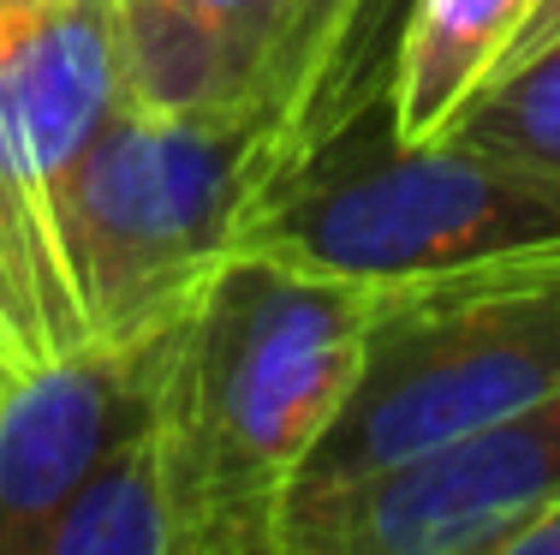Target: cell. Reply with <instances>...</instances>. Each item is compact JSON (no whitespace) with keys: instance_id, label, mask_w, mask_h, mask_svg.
<instances>
[{"instance_id":"cell-15","label":"cell","mask_w":560,"mask_h":555,"mask_svg":"<svg viewBox=\"0 0 560 555\" xmlns=\"http://www.w3.org/2000/svg\"><path fill=\"white\" fill-rule=\"evenodd\" d=\"M495 555H560V501L542 513V520H530L513 544H501Z\"/></svg>"},{"instance_id":"cell-10","label":"cell","mask_w":560,"mask_h":555,"mask_svg":"<svg viewBox=\"0 0 560 555\" xmlns=\"http://www.w3.org/2000/svg\"><path fill=\"white\" fill-rule=\"evenodd\" d=\"M525 0H423L394 72V131L406 143L435 138L459 102L489 78Z\"/></svg>"},{"instance_id":"cell-12","label":"cell","mask_w":560,"mask_h":555,"mask_svg":"<svg viewBox=\"0 0 560 555\" xmlns=\"http://www.w3.org/2000/svg\"><path fill=\"white\" fill-rule=\"evenodd\" d=\"M173 7L197 12V19H209L215 31L238 36L245 48H257V55L269 60V78H275V48H280V31H287L292 0H173Z\"/></svg>"},{"instance_id":"cell-9","label":"cell","mask_w":560,"mask_h":555,"mask_svg":"<svg viewBox=\"0 0 560 555\" xmlns=\"http://www.w3.org/2000/svg\"><path fill=\"white\" fill-rule=\"evenodd\" d=\"M418 7L423 0H335L311 72L275 114V167L346 126L352 114H364L370 102L394 96L399 48H406Z\"/></svg>"},{"instance_id":"cell-11","label":"cell","mask_w":560,"mask_h":555,"mask_svg":"<svg viewBox=\"0 0 560 555\" xmlns=\"http://www.w3.org/2000/svg\"><path fill=\"white\" fill-rule=\"evenodd\" d=\"M465 150H489L501 162H525L542 174H560V43H549L537 60L495 84L471 90L459 114L435 131Z\"/></svg>"},{"instance_id":"cell-16","label":"cell","mask_w":560,"mask_h":555,"mask_svg":"<svg viewBox=\"0 0 560 555\" xmlns=\"http://www.w3.org/2000/svg\"><path fill=\"white\" fill-rule=\"evenodd\" d=\"M238 555H280V550H275V532H262V537H250V544H245V550H238Z\"/></svg>"},{"instance_id":"cell-2","label":"cell","mask_w":560,"mask_h":555,"mask_svg":"<svg viewBox=\"0 0 560 555\" xmlns=\"http://www.w3.org/2000/svg\"><path fill=\"white\" fill-rule=\"evenodd\" d=\"M238 251L364 287L560 251V174L447 138L406 143L388 96L262 180Z\"/></svg>"},{"instance_id":"cell-1","label":"cell","mask_w":560,"mask_h":555,"mask_svg":"<svg viewBox=\"0 0 560 555\" xmlns=\"http://www.w3.org/2000/svg\"><path fill=\"white\" fill-rule=\"evenodd\" d=\"M364 281L233 251L155 359V460L191 532L275 525L316 436L352 394L370 323Z\"/></svg>"},{"instance_id":"cell-6","label":"cell","mask_w":560,"mask_h":555,"mask_svg":"<svg viewBox=\"0 0 560 555\" xmlns=\"http://www.w3.org/2000/svg\"><path fill=\"white\" fill-rule=\"evenodd\" d=\"M126 108L119 0H43L0 12V138L43 204Z\"/></svg>"},{"instance_id":"cell-17","label":"cell","mask_w":560,"mask_h":555,"mask_svg":"<svg viewBox=\"0 0 560 555\" xmlns=\"http://www.w3.org/2000/svg\"><path fill=\"white\" fill-rule=\"evenodd\" d=\"M12 7H43V0H0V12H12Z\"/></svg>"},{"instance_id":"cell-14","label":"cell","mask_w":560,"mask_h":555,"mask_svg":"<svg viewBox=\"0 0 560 555\" xmlns=\"http://www.w3.org/2000/svg\"><path fill=\"white\" fill-rule=\"evenodd\" d=\"M549 43H560V0H525V12H518L513 36L501 43V55H495V66H489L483 84H495V78L518 72V66L537 60ZM483 84H477V90H483Z\"/></svg>"},{"instance_id":"cell-4","label":"cell","mask_w":560,"mask_h":555,"mask_svg":"<svg viewBox=\"0 0 560 555\" xmlns=\"http://www.w3.org/2000/svg\"><path fill=\"white\" fill-rule=\"evenodd\" d=\"M549 394H560V251L376 287L352 394L287 496L376 478Z\"/></svg>"},{"instance_id":"cell-13","label":"cell","mask_w":560,"mask_h":555,"mask_svg":"<svg viewBox=\"0 0 560 555\" xmlns=\"http://www.w3.org/2000/svg\"><path fill=\"white\" fill-rule=\"evenodd\" d=\"M328 12H335V0H292L287 31H280V48H275V78H269L275 114H280V102L304 84V72H311L316 48H323V31H328Z\"/></svg>"},{"instance_id":"cell-3","label":"cell","mask_w":560,"mask_h":555,"mask_svg":"<svg viewBox=\"0 0 560 555\" xmlns=\"http://www.w3.org/2000/svg\"><path fill=\"white\" fill-rule=\"evenodd\" d=\"M275 167V108H119L48 197V233L90 347H138L191 311L238 251Z\"/></svg>"},{"instance_id":"cell-5","label":"cell","mask_w":560,"mask_h":555,"mask_svg":"<svg viewBox=\"0 0 560 555\" xmlns=\"http://www.w3.org/2000/svg\"><path fill=\"white\" fill-rule=\"evenodd\" d=\"M162 335L0 365V555H36L78 484L126 436L150 430Z\"/></svg>"},{"instance_id":"cell-8","label":"cell","mask_w":560,"mask_h":555,"mask_svg":"<svg viewBox=\"0 0 560 555\" xmlns=\"http://www.w3.org/2000/svg\"><path fill=\"white\" fill-rule=\"evenodd\" d=\"M245 544L250 537H209L179 520L162 484L155 436L138 430L78 484V496L43 532L36 555H238Z\"/></svg>"},{"instance_id":"cell-7","label":"cell","mask_w":560,"mask_h":555,"mask_svg":"<svg viewBox=\"0 0 560 555\" xmlns=\"http://www.w3.org/2000/svg\"><path fill=\"white\" fill-rule=\"evenodd\" d=\"M126 102L155 114H245L269 102V60L173 0H119Z\"/></svg>"}]
</instances>
